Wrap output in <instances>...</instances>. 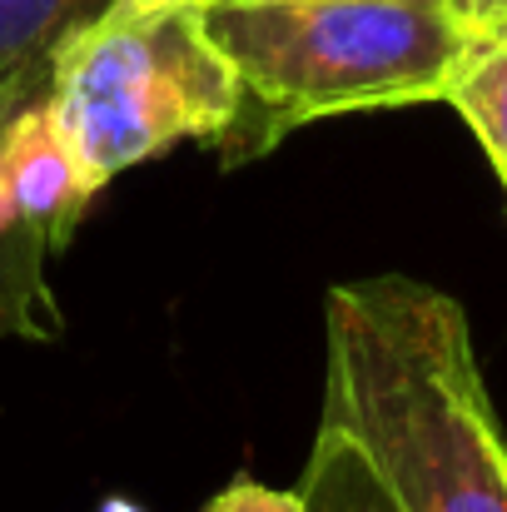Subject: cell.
Instances as JSON below:
<instances>
[{
    "mask_svg": "<svg viewBox=\"0 0 507 512\" xmlns=\"http://www.w3.org/2000/svg\"><path fill=\"white\" fill-rule=\"evenodd\" d=\"M324 413L363 443L403 512H507V433L453 294L408 274L334 284Z\"/></svg>",
    "mask_w": 507,
    "mask_h": 512,
    "instance_id": "6da1fadb",
    "label": "cell"
},
{
    "mask_svg": "<svg viewBox=\"0 0 507 512\" xmlns=\"http://www.w3.org/2000/svg\"><path fill=\"white\" fill-rule=\"evenodd\" d=\"M204 25L244 90L234 125L214 140L224 165L269 155L314 120L443 100L483 40L443 0L204 5Z\"/></svg>",
    "mask_w": 507,
    "mask_h": 512,
    "instance_id": "7a4b0ae2",
    "label": "cell"
},
{
    "mask_svg": "<svg viewBox=\"0 0 507 512\" xmlns=\"http://www.w3.org/2000/svg\"><path fill=\"white\" fill-rule=\"evenodd\" d=\"M45 95L95 189L179 140L214 145L244 100L204 5L110 10L65 45Z\"/></svg>",
    "mask_w": 507,
    "mask_h": 512,
    "instance_id": "3957f363",
    "label": "cell"
},
{
    "mask_svg": "<svg viewBox=\"0 0 507 512\" xmlns=\"http://www.w3.org/2000/svg\"><path fill=\"white\" fill-rule=\"evenodd\" d=\"M0 165H5L10 194H15L25 224L40 229L50 249H65L100 189H95L90 170L80 165L50 95L20 105L0 125Z\"/></svg>",
    "mask_w": 507,
    "mask_h": 512,
    "instance_id": "277c9868",
    "label": "cell"
},
{
    "mask_svg": "<svg viewBox=\"0 0 507 512\" xmlns=\"http://www.w3.org/2000/svg\"><path fill=\"white\" fill-rule=\"evenodd\" d=\"M120 0H0V125L50 90L55 60Z\"/></svg>",
    "mask_w": 507,
    "mask_h": 512,
    "instance_id": "5b68a950",
    "label": "cell"
},
{
    "mask_svg": "<svg viewBox=\"0 0 507 512\" xmlns=\"http://www.w3.org/2000/svg\"><path fill=\"white\" fill-rule=\"evenodd\" d=\"M304 512H403L363 443L329 413H319V433L309 448V468L299 483Z\"/></svg>",
    "mask_w": 507,
    "mask_h": 512,
    "instance_id": "8992f818",
    "label": "cell"
},
{
    "mask_svg": "<svg viewBox=\"0 0 507 512\" xmlns=\"http://www.w3.org/2000/svg\"><path fill=\"white\" fill-rule=\"evenodd\" d=\"M45 239H10L0 244V334L25 343H55L65 334L50 274Z\"/></svg>",
    "mask_w": 507,
    "mask_h": 512,
    "instance_id": "52a82bcc",
    "label": "cell"
},
{
    "mask_svg": "<svg viewBox=\"0 0 507 512\" xmlns=\"http://www.w3.org/2000/svg\"><path fill=\"white\" fill-rule=\"evenodd\" d=\"M443 105H453L458 120L478 135V145L488 150V160L507 189V40L483 35L473 45V55L458 70V80L448 85Z\"/></svg>",
    "mask_w": 507,
    "mask_h": 512,
    "instance_id": "ba28073f",
    "label": "cell"
},
{
    "mask_svg": "<svg viewBox=\"0 0 507 512\" xmlns=\"http://www.w3.org/2000/svg\"><path fill=\"white\" fill-rule=\"evenodd\" d=\"M204 512H304V498H299V488L284 493V488H264L254 478H234L224 493L209 498Z\"/></svg>",
    "mask_w": 507,
    "mask_h": 512,
    "instance_id": "9c48e42d",
    "label": "cell"
},
{
    "mask_svg": "<svg viewBox=\"0 0 507 512\" xmlns=\"http://www.w3.org/2000/svg\"><path fill=\"white\" fill-rule=\"evenodd\" d=\"M443 10L473 35H493L507 25V0H443Z\"/></svg>",
    "mask_w": 507,
    "mask_h": 512,
    "instance_id": "30bf717a",
    "label": "cell"
},
{
    "mask_svg": "<svg viewBox=\"0 0 507 512\" xmlns=\"http://www.w3.org/2000/svg\"><path fill=\"white\" fill-rule=\"evenodd\" d=\"M10 239H45V234L25 224V214H20V204H15V194H10L5 165H0V244H10ZM50 254H55V249H50Z\"/></svg>",
    "mask_w": 507,
    "mask_h": 512,
    "instance_id": "8fae6325",
    "label": "cell"
},
{
    "mask_svg": "<svg viewBox=\"0 0 507 512\" xmlns=\"http://www.w3.org/2000/svg\"><path fill=\"white\" fill-rule=\"evenodd\" d=\"M165 5H199V0H120L115 10H130L135 15V10H165Z\"/></svg>",
    "mask_w": 507,
    "mask_h": 512,
    "instance_id": "7c38bea8",
    "label": "cell"
},
{
    "mask_svg": "<svg viewBox=\"0 0 507 512\" xmlns=\"http://www.w3.org/2000/svg\"><path fill=\"white\" fill-rule=\"evenodd\" d=\"M100 512H145V508H140V503H130V498H105Z\"/></svg>",
    "mask_w": 507,
    "mask_h": 512,
    "instance_id": "4fadbf2b",
    "label": "cell"
},
{
    "mask_svg": "<svg viewBox=\"0 0 507 512\" xmlns=\"http://www.w3.org/2000/svg\"><path fill=\"white\" fill-rule=\"evenodd\" d=\"M199 5H274V0H199Z\"/></svg>",
    "mask_w": 507,
    "mask_h": 512,
    "instance_id": "5bb4252c",
    "label": "cell"
},
{
    "mask_svg": "<svg viewBox=\"0 0 507 512\" xmlns=\"http://www.w3.org/2000/svg\"><path fill=\"white\" fill-rule=\"evenodd\" d=\"M493 40H507V25H503V30H493Z\"/></svg>",
    "mask_w": 507,
    "mask_h": 512,
    "instance_id": "9a60e30c",
    "label": "cell"
}]
</instances>
